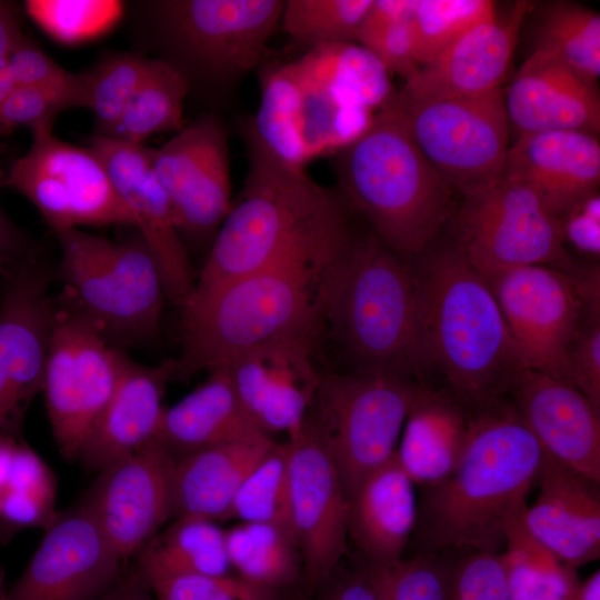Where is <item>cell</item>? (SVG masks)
Wrapping results in <instances>:
<instances>
[{"instance_id": "obj_1", "label": "cell", "mask_w": 600, "mask_h": 600, "mask_svg": "<svg viewBox=\"0 0 600 600\" xmlns=\"http://www.w3.org/2000/svg\"><path fill=\"white\" fill-rule=\"evenodd\" d=\"M356 236L352 227L332 233L188 301L174 380L272 340L310 336L321 343L327 303Z\"/></svg>"}, {"instance_id": "obj_2", "label": "cell", "mask_w": 600, "mask_h": 600, "mask_svg": "<svg viewBox=\"0 0 600 600\" xmlns=\"http://www.w3.org/2000/svg\"><path fill=\"white\" fill-rule=\"evenodd\" d=\"M464 406L462 456L446 479L426 487L418 507L420 552L501 553L541 471L543 452L511 400Z\"/></svg>"}, {"instance_id": "obj_3", "label": "cell", "mask_w": 600, "mask_h": 600, "mask_svg": "<svg viewBox=\"0 0 600 600\" xmlns=\"http://www.w3.org/2000/svg\"><path fill=\"white\" fill-rule=\"evenodd\" d=\"M242 129L248 154L243 186L212 240L188 301L352 226L350 209L338 191L316 182L304 168L273 157L247 122Z\"/></svg>"}, {"instance_id": "obj_4", "label": "cell", "mask_w": 600, "mask_h": 600, "mask_svg": "<svg viewBox=\"0 0 600 600\" xmlns=\"http://www.w3.org/2000/svg\"><path fill=\"white\" fill-rule=\"evenodd\" d=\"M433 243L409 262L432 364L463 404L507 398L526 368L498 302L450 241Z\"/></svg>"}, {"instance_id": "obj_5", "label": "cell", "mask_w": 600, "mask_h": 600, "mask_svg": "<svg viewBox=\"0 0 600 600\" xmlns=\"http://www.w3.org/2000/svg\"><path fill=\"white\" fill-rule=\"evenodd\" d=\"M334 167L348 208L408 263L436 242L457 207L456 193L414 143L396 97L336 153Z\"/></svg>"}, {"instance_id": "obj_6", "label": "cell", "mask_w": 600, "mask_h": 600, "mask_svg": "<svg viewBox=\"0 0 600 600\" xmlns=\"http://www.w3.org/2000/svg\"><path fill=\"white\" fill-rule=\"evenodd\" d=\"M330 339L351 370L407 378L433 367L411 266L371 231L356 236L332 287L321 342Z\"/></svg>"}, {"instance_id": "obj_7", "label": "cell", "mask_w": 600, "mask_h": 600, "mask_svg": "<svg viewBox=\"0 0 600 600\" xmlns=\"http://www.w3.org/2000/svg\"><path fill=\"white\" fill-rule=\"evenodd\" d=\"M54 234L61 249V298L113 347L153 340L167 298L158 264L140 234L123 241L78 228Z\"/></svg>"}, {"instance_id": "obj_8", "label": "cell", "mask_w": 600, "mask_h": 600, "mask_svg": "<svg viewBox=\"0 0 600 600\" xmlns=\"http://www.w3.org/2000/svg\"><path fill=\"white\" fill-rule=\"evenodd\" d=\"M417 386L391 372L322 371L307 421L331 454L348 499L394 456Z\"/></svg>"}, {"instance_id": "obj_9", "label": "cell", "mask_w": 600, "mask_h": 600, "mask_svg": "<svg viewBox=\"0 0 600 600\" xmlns=\"http://www.w3.org/2000/svg\"><path fill=\"white\" fill-rule=\"evenodd\" d=\"M484 280L524 368L572 386V342L587 314L600 309L599 264L572 272L527 266Z\"/></svg>"}, {"instance_id": "obj_10", "label": "cell", "mask_w": 600, "mask_h": 600, "mask_svg": "<svg viewBox=\"0 0 600 600\" xmlns=\"http://www.w3.org/2000/svg\"><path fill=\"white\" fill-rule=\"evenodd\" d=\"M450 242L484 279L527 266L571 272L559 219L527 186L501 178L462 197L450 219Z\"/></svg>"}, {"instance_id": "obj_11", "label": "cell", "mask_w": 600, "mask_h": 600, "mask_svg": "<svg viewBox=\"0 0 600 600\" xmlns=\"http://www.w3.org/2000/svg\"><path fill=\"white\" fill-rule=\"evenodd\" d=\"M126 352L60 297L46 362L42 392L61 456L79 458L118 384Z\"/></svg>"}, {"instance_id": "obj_12", "label": "cell", "mask_w": 600, "mask_h": 600, "mask_svg": "<svg viewBox=\"0 0 600 600\" xmlns=\"http://www.w3.org/2000/svg\"><path fill=\"white\" fill-rule=\"evenodd\" d=\"M396 102L414 143L454 193L470 196L502 178L510 130L504 88L476 97Z\"/></svg>"}, {"instance_id": "obj_13", "label": "cell", "mask_w": 600, "mask_h": 600, "mask_svg": "<svg viewBox=\"0 0 600 600\" xmlns=\"http://www.w3.org/2000/svg\"><path fill=\"white\" fill-rule=\"evenodd\" d=\"M281 0H167L153 4L172 51L191 70L231 84L259 67L280 24Z\"/></svg>"}, {"instance_id": "obj_14", "label": "cell", "mask_w": 600, "mask_h": 600, "mask_svg": "<svg viewBox=\"0 0 600 600\" xmlns=\"http://www.w3.org/2000/svg\"><path fill=\"white\" fill-rule=\"evenodd\" d=\"M32 138L26 153L1 166L0 186L26 197L53 232L79 226L134 227L92 149L64 142L52 131Z\"/></svg>"}, {"instance_id": "obj_15", "label": "cell", "mask_w": 600, "mask_h": 600, "mask_svg": "<svg viewBox=\"0 0 600 600\" xmlns=\"http://www.w3.org/2000/svg\"><path fill=\"white\" fill-rule=\"evenodd\" d=\"M53 272L40 253L6 280L0 300V433L21 437L42 390L54 317Z\"/></svg>"}, {"instance_id": "obj_16", "label": "cell", "mask_w": 600, "mask_h": 600, "mask_svg": "<svg viewBox=\"0 0 600 600\" xmlns=\"http://www.w3.org/2000/svg\"><path fill=\"white\" fill-rule=\"evenodd\" d=\"M182 240L211 241L231 204L227 130L214 116L194 120L150 151Z\"/></svg>"}, {"instance_id": "obj_17", "label": "cell", "mask_w": 600, "mask_h": 600, "mask_svg": "<svg viewBox=\"0 0 600 600\" xmlns=\"http://www.w3.org/2000/svg\"><path fill=\"white\" fill-rule=\"evenodd\" d=\"M286 447L291 527L302 573L318 586L347 552L348 498L331 454L307 420Z\"/></svg>"}, {"instance_id": "obj_18", "label": "cell", "mask_w": 600, "mask_h": 600, "mask_svg": "<svg viewBox=\"0 0 600 600\" xmlns=\"http://www.w3.org/2000/svg\"><path fill=\"white\" fill-rule=\"evenodd\" d=\"M176 460L157 440L99 472L82 501L124 561L176 517Z\"/></svg>"}, {"instance_id": "obj_19", "label": "cell", "mask_w": 600, "mask_h": 600, "mask_svg": "<svg viewBox=\"0 0 600 600\" xmlns=\"http://www.w3.org/2000/svg\"><path fill=\"white\" fill-rule=\"evenodd\" d=\"M122 562L81 502L44 529L7 600H97L118 580Z\"/></svg>"}, {"instance_id": "obj_20", "label": "cell", "mask_w": 600, "mask_h": 600, "mask_svg": "<svg viewBox=\"0 0 600 600\" xmlns=\"http://www.w3.org/2000/svg\"><path fill=\"white\" fill-rule=\"evenodd\" d=\"M319 346V339L310 336L281 338L220 366L244 411L264 434L290 437L303 427L322 373L316 363Z\"/></svg>"}, {"instance_id": "obj_21", "label": "cell", "mask_w": 600, "mask_h": 600, "mask_svg": "<svg viewBox=\"0 0 600 600\" xmlns=\"http://www.w3.org/2000/svg\"><path fill=\"white\" fill-rule=\"evenodd\" d=\"M87 142L102 161L118 197L152 253L166 298L181 311L192 293L196 274L168 197L153 173L151 148L98 134Z\"/></svg>"}, {"instance_id": "obj_22", "label": "cell", "mask_w": 600, "mask_h": 600, "mask_svg": "<svg viewBox=\"0 0 600 600\" xmlns=\"http://www.w3.org/2000/svg\"><path fill=\"white\" fill-rule=\"evenodd\" d=\"M531 4L517 1L507 18L481 22L419 69L397 91L398 103L482 96L502 88Z\"/></svg>"}, {"instance_id": "obj_23", "label": "cell", "mask_w": 600, "mask_h": 600, "mask_svg": "<svg viewBox=\"0 0 600 600\" xmlns=\"http://www.w3.org/2000/svg\"><path fill=\"white\" fill-rule=\"evenodd\" d=\"M509 396L543 453L600 483V409L574 387L524 369Z\"/></svg>"}, {"instance_id": "obj_24", "label": "cell", "mask_w": 600, "mask_h": 600, "mask_svg": "<svg viewBox=\"0 0 600 600\" xmlns=\"http://www.w3.org/2000/svg\"><path fill=\"white\" fill-rule=\"evenodd\" d=\"M502 178L530 188L559 218L599 192V136L583 131L519 134L509 146Z\"/></svg>"}, {"instance_id": "obj_25", "label": "cell", "mask_w": 600, "mask_h": 600, "mask_svg": "<svg viewBox=\"0 0 600 600\" xmlns=\"http://www.w3.org/2000/svg\"><path fill=\"white\" fill-rule=\"evenodd\" d=\"M509 126L517 134L583 131L599 136L598 86L538 52L526 59L504 89Z\"/></svg>"}, {"instance_id": "obj_26", "label": "cell", "mask_w": 600, "mask_h": 600, "mask_svg": "<svg viewBox=\"0 0 600 600\" xmlns=\"http://www.w3.org/2000/svg\"><path fill=\"white\" fill-rule=\"evenodd\" d=\"M538 479V498L522 513L529 532L573 569L599 559L600 483L544 453Z\"/></svg>"}, {"instance_id": "obj_27", "label": "cell", "mask_w": 600, "mask_h": 600, "mask_svg": "<svg viewBox=\"0 0 600 600\" xmlns=\"http://www.w3.org/2000/svg\"><path fill=\"white\" fill-rule=\"evenodd\" d=\"M174 372L176 359L144 366L126 353L114 392L78 459L100 472L154 441L166 408V388Z\"/></svg>"}, {"instance_id": "obj_28", "label": "cell", "mask_w": 600, "mask_h": 600, "mask_svg": "<svg viewBox=\"0 0 600 600\" xmlns=\"http://www.w3.org/2000/svg\"><path fill=\"white\" fill-rule=\"evenodd\" d=\"M414 484L394 453L348 499V537L368 566L390 564L403 558L418 518Z\"/></svg>"}, {"instance_id": "obj_29", "label": "cell", "mask_w": 600, "mask_h": 600, "mask_svg": "<svg viewBox=\"0 0 600 600\" xmlns=\"http://www.w3.org/2000/svg\"><path fill=\"white\" fill-rule=\"evenodd\" d=\"M208 372L200 386L164 408L156 440L174 460L212 446L272 439L249 418L227 372L220 367Z\"/></svg>"}, {"instance_id": "obj_30", "label": "cell", "mask_w": 600, "mask_h": 600, "mask_svg": "<svg viewBox=\"0 0 600 600\" xmlns=\"http://www.w3.org/2000/svg\"><path fill=\"white\" fill-rule=\"evenodd\" d=\"M468 426V409L452 392L418 384L396 458L416 484H437L457 467Z\"/></svg>"}, {"instance_id": "obj_31", "label": "cell", "mask_w": 600, "mask_h": 600, "mask_svg": "<svg viewBox=\"0 0 600 600\" xmlns=\"http://www.w3.org/2000/svg\"><path fill=\"white\" fill-rule=\"evenodd\" d=\"M274 443L272 439L223 443L176 460V517L226 521L241 482Z\"/></svg>"}, {"instance_id": "obj_32", "label": "cell", "mask_w": 600, "mask_h": 600, "mask_svg": "<svg viewBox=\"0 0 600 600\" xmlns=\"http://www.w3.org/2000/svg\"><path fill=\"white\" fill-rule=\"evenodd\" d=\"M299 78L373 113L396 97L390 73L364 47L332 43L307 50L293 61Z\"/></svg>"}, {"instance_id": "obj_33", "label": "cell", "mask_w": 600, "mask_h": 600, "mask_svg": "<svg viewBox=\"0 0 600 600\" xmlns=\"http://www.w3.org/2000/svg\"><path fill=\"white\" fill-rule=\"evenodd\" d=\"M136 568L143 576L231 573L226 530L207 518L176 517L137 554Z\"/></svg>"}, {"instance_id": "obj_34", "label": "cell", "mask_w": 600, "mask_h": 600, "mask_svg": "<svg viewBox=\"0 0 600 600\" xmlns=\"http://www.w3.org/2000/svg\"><path fill=\"white\" fill-rule=\"evenodd\" d=\"M247 122L278 160L296 168H304L310 161L302 136L301 87L293 61L263 66L260 104Z\"/></svg>"}, {"instance_id": "obj_35", "label": "cell", "mask_w": 600, "mask_h": 600, "mask_svg": "<svg viewBox=\"0 0 600 600\" xmlns=\"http://www.w3.org/2000/svg\"><path fill=\"white\" fill-rule=\"evenodd\" d=\"M231 571L246 581L280 592L302 573V558L293 533L280 526L238 522L226 530Z\"/></svg>"}, {"instance_id": "obj_36", "label": "cell", "mask_w": 600, "mask_h": 600, "mask_svg": "<svg viewBox=\"0 0 600 600\" xmlns=\"http://www.w3.org/2000/svg\"><path fill=\"white\" fill-rule=\"evenodd\" d=\"M189 82L182 71L164 59L152 66L107 136L132 144L154 133L178 132L183 124V102Z\"/></svg>"}, {"instance_id": "obj_37", "label": "cell", "mask_w": 600, "mask_h": 600, "mask_svg": "<svg viewBox=\"0 0 600 600\" xmlns=\"http://www.w3.org/2000/svg\"><path fill=\"white\" fill-rule=\"evenodd\" d=\"M522 513L510 524L501 552L508 600H571L580 583L576 569L529 532Z\"/></svg>"}, {"instance_id": "obj_38", "label": "cell", "mask_w": 600, "mask_h": 600, "mask_svg": "<svg viewBox=\"0 0 600 600\" xmlns=\"http://www.w3.org/2000/svg\"><path fill=\"white\" fill-rule=\"evenodd\" d=\"M533 51L541 52L598 86L600 14L571 1H556L540 12Z\"/></svg>"}, {"instance_id": "obj_39", "label": "cell", "mask_w": 600, "mask_h": 600, "mask_svg": "<svg viewBox=\"0 0 600 600\" xmlns=\"http://www.w3.org/2000/svg\"><path fill=\"white\" fill-rule=\"evenodd\" d=\"M229 519L271 523L293 533L286 442L274 443L246 476L231 502Z\"/></svg>"}, {"instance_id": "obj_40", "label": "cell", "mask_w": 600, "mask_h": 600, "mask_svg": "<svg viewBox=\"0 0 600 600\" xmlns=\"http://www.w3.org/2000/svg\"><path fill=\"white\" fill-rule=\"evenodd\" d=\"M451 552H419L384 566H368L364 577L379 600H449L457 561Z\"/></svg>"}, {"instance_id": "obj_41", "label": "cell", "mask_w": 600, "mask_h": 600, "mask_svg": "<svg viewBox=\"0 0 600 600\" xmlns=\"http://www.w3.org/2000/svg\"><path fill=\"white\" fill-rule=\"evenodd\" d=\"M372 0H288L280 24L297 43L310 50L356 42Z\"/></svg>"}, {"instance_id": "obj_42", "label": "cell", "mask_w": 600, "mask_h": 600, "mask_svg": "<svg viewBox=\"0 0 600 600\" xmlns=\"http://www.w3.org/2000/svg\"><path fill=\"white\" fill-rule=\"evenodd\" d=\"M496 16V3L490 0H416L411 26L419 66Z\"/></svg>"}, {"instance_id": "obj_43", "label": "cell", "mask_w": 600, "mask_h": 600, "mask_svg": "<svg viewBox=\"0 0 600 600\" xmlns=\"http://www.w3.org/2000/svg\"><path fill=\"white\" fill-rule=\"evenodd\" d=\"M153 59L139 53L113 52L86 72L89 109L93 112L98 136H107L126 104L148 74Z\"/></svg>"}, {"instance_id": "obj_44", "label": "cell", "mask_w": 600, "mask_h": 600, "mask_svg": "<svg viewBox=\"0 0 600 600\" xmlns=\"http://www.w3.org/2000/svg\"><path fill=\"white\" fill-rule=\"evenodd\" d=\"M29 16L50 36L77 43L108 31L121 14L118 1H27Z\"/></svg>"}, {"instance_id": "obj_45", "label": "cell", "mask_w": 600, "mask_h": 600, "mask_svg": "<svg viewBox=\"0 0 600 600\" xmlns=\"http://www.w3.org/2000/svg\"><path fill=\"white\" fill-rule=\"evenodd\" d=\"M16 86H30L63 99L70 108L89 109V86L84 73L59 67L26 36L7 57Z\"/></svg>"}, {"instance_id": "obj_46", "label": "cell", "mask_w": 600, "mask_h": 600, "mask_svg": "<svg viewBox=\"0 0 600 600\" xmlns=\"http://www.w3.org/2000/svg\"><path fill=\"white\" fill-rule=\"evenodd\" d=\"M141 577L154 600H280V592L252 584L233 572Z\"/></svg>"}, {"instance_id": "obj_47", "label": "cell", "mask_w": 600, "mask_h": 600, "mask_svg": "<svg viewBox=\"0 0 600 600\" xmlns=\"http://www.w3.org/2000/svg\"><path fill=\"white\" fill-rule=\"evenodd\" d=\"M449 600H508L501 553L468 552L458 560Z\"/></svg>"}, {"instance_id": "obj_48", "label": "cell", "mask_w": 600, "mask_h": 600, "mask_svg": "<svg viewBox=\"0 0 600 600\" xmlns=\"http://www.w3.org/2000/svg\"><path fill=\"white\" fill-rule=\"evenodd\" d=\"M71 109L58 96L30 86H16L0 108V134H9L20 126L32 133L52 131L58 114Z\"/></svg>"}, {"instance_id": "obj_49", "label": "cell", "mask_w": 600, "mask_h": 600, "mask_svg": "<svg viewBox=\"0 0 600 600\" xmlns=\"http://www.w3.org/2000/svg\"><path fill=\"white\" fill-rule=\"evenodd\" d=\"M570 382L600 409V309L584 318L569 353Z\"/></svg>"}, {"instance_id": "obj_50", "label": "cell", "mask_w": 600, "mask_h": 600, "mask_svg": "<svg viewBox=\"0 0 600 600\" xmlns=\"http://www.w3.org/2000/svg\"><path fill=\"white\" fill-rule=\"evenodd\" d=\"M357 43L369 50L389 73H396L404 80L420 67L411 19L361 34Z\"/></svg>"}, {"instance_id": "obj_51", "label": "cell", "mask_w": 600, "mask_h": 600, "mask_svg": "<svg viewBox=\"0 0 600 600\" xmlns=\"http://www.w3.org/2000/svg\"><path fill=\"white\" fill-rule=\"evenodd\" d=\"M564 244L593 260L600 254V196L596 192L576 203L559 218Z\"/></svg>"}, {"instance_id": "obj_52", "label": "cell", "mask_w": 600, "mask_h": 600, "mask_svg": "<svg viewBox=\"0 0 600 600\" xmlns=\"http://www.w3.org/2000/svg\"><path fill=\"white\" fill-rule=\"evenodd\" d=\"M40 253L29 236L0 207V279L3 284L14 270Z\"/></svg>"}, {"instance_id": "obj_53", "label": "cell", "mask_w": 600, "mask_h": 600, "mask_svg": "<svg viewBox=\"0 0 600 600\" xmlns=\"http://www.w3.org/2000/svg\"><path fill=\"white\" fill-rule=\"evenodd\" d=\"M414 6L416 0H372L357 38L411 19Z\"/></svg>"}, {"instance_id": "obj_54", "label": "cell", "mask_w": 600, "mask_h": 600, "mask_svg": "<svg viewBox=\"0 0 600 600\" xmlns=\"http://www.w3.org/2000/svg\"><path fill=\"white\" fill-rule=\"evenodd\" d=\"M97 600H154L140 572L134 567L122 572L118 580Z\"/></svg>"}, {"instance_id": "obj_55", "label": "cell", "mask_w": 600, "mask_h": 600, "mask_svg": "<svg viewBox=\"0 0 600 600\" xmlns=\"http://www.w3.org/2000/svg\"><path fill=\"white\" fill-rule=\"evenodd\" d=\"M23 37L17 6L0 1V60L6 59Z\"/></svg>"}, {"instance_id": "obj_56", "label": "cell", "mask_w": 600, "mask_h": 600, "mask_svg": "<svg viewBox=\"0 0 600 600\" xmlns=\"http://www.w3.org/2000/svg\"><path fill=\"white\" fill-rule=\"evenodd\" d=\"M322 600H379L364 577H352L334 586Z\"/></svg>"}, {"instance_id": "obj_57", "label": "cell", "mask_w": 600, "mask_h": 600, "mask_svg": "<svg viewBox=\"0 0 600 600\" xmlns=\"http://www.w3.org/2000/svg\"><path fill=\"white\" fill-rule=\"evenodd\" d=\"M571 600H600V571H594L584 581H580Z\"/></svg>"}, {"instance_id": "obj_58", "label": "cell", "mask_w": 600, "mask_h": 600, "mask_svg": "<svg viewBox=\"0 0 600 600\" xmlns=\"http://www.w3.org/2000/svg\"><path fill=\"white\" fill-rule=\"evenodd\" d=\"M16 83L8 68L7 58L0 60V108L11 93Z\"/></svg>"}, {"instance_id": "obj_59", "label": "cell", "mask_w": 600, "mask_h": 600, "mask_svg": "<svg viewBox=\"0 0 600 600\" xmlns=\"http://www.w3.org/2000/svg\"><path fill=\"white\" fill-rule=\"evenodd\" d=\"M7 589L3 586L2 578L0 576V600H7Z\"/></svg>"}]
</instances>
